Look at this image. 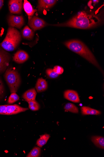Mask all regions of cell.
Returning a JSON list of instances; mask_svg holds the SVG:
<instances>
[{"label": "cell", "mask_w": 104, "mask_h": 157, "mask_svg": "<svg viewBox=\"0 0 104 157\" xmlns=\"http://www.w3.org/2000/svg\"><path fill=\"white\" fill-rule=\"evenodd\" d=\"M65 98L74 103H79L80 100L78 93L73 90H67L64 93Z\"/></svg>", "instance_id": "7c38bea8"}, {"label": "cell", "mask_w": 104, "mask_h": 157, "mask_svg": "<svg viewBox=\"0 0 104 157\" xmlns=\"http://www.w3.org/2000/svg\"><path fill=\"white\" fill-rule=\"evenodd\" d=\"M55 0H40L38 1V8L39 11L47 10L53 6L56 3Z\"/></svg>", "instance_id": "8fae6325"}, {"label": "cell", "mask_w": 104, "mask_h": 157, "mask_svg": "<svg viewBox=\"0 0 104 157\" xmlns=\"http://www.w3.org/2000/svg\"><path fill=\"white\" fill-rule=\"evenodd\" d=\"M35 88L38 92L40 93L43 92L42 87L39 83L38 81L36 85Z\"/></svg>", "instance_id": "83f0119b"}, {"label": "cell", "mask_w": 104, "mask_h": 157, "mask_svg": "<svg viewBox=\"0 0 104 157\" xmlns=\"http://www.w3.org/2000/svg\"><path fill=\"white\" fill-rule=\"evenodd\" d=\"M24 10L28 16L29 20L34 15V13L37 11L34 9L30 3L26 0H24L23 4Z\"/></svg>", "instance_id": "5bb4252c"}, {"label": "cell", "mask_w": 104, "mask_h": 157, "mask_svg": "<svg viewBox=\"0 0 104 157\" xmlns=\"http://www.w3.org/2000/svg\"><path fill=\"white\" fill-rule=\"evenodd\" d=\"M81 113L83 115H100V111L92 109L90 107L83 106L81 108Z\"/></svg>", "instance_id": "9a60e30c"}, {"label": "cell", "mask_w": 104, "mask_h": 157, "mask_svg": "<svg viewBox=\"0 0 104 157\" xmlns=\"http://www.w3.org/2000/svg\"><path fill=\"white\" fill-rule=\"evenodd\" d=\"M23 5L22 1L10 0L9 1V11L12 13L21 14L23 9Z\"/></svg>", "instance_id": "8992f818"}, {"label": "cell", "mask_w": 104, "mask_h": 157, "mask_svg": "<svg viewBox=\"0 0 104 157\" xmlns=\"http://www.w3.org/2000/svg\"><path fill=\"white\" fill-rule=\"evenodd\" d=\"M41 149L40 147H35L27 155V157H38L40 155Z\"/></svg>", "instance_id": "ffe728a7"}, {"label": "cell", "mask_w": 104, "mask_h": 157, "mask_svg": "<svg viewBox=\"0 0 104 157\" xmlns=\"http://www.w3.org/2000/svg\"><path fill=\"white\" fill-rule=\"evenodd\" d=\"M6 105H0V115H6Z\"/></svg>", "instance_id": "484cf974"}, {"label": "cell", "mask_w": 104, "mask_h": 157, "mask_svg": "<svg viewBox=\"0 0 104 157\" xmlns=\"http://www.w3.org/2000/svg\"><path fill=\"white\" fill-rule=\"evenodd\" d=\"M29 58L28 54L23 50H19L15 54L13 60L15 62L21 64L27 61Z\"/></svg>", "instance_id": "30bf717a"}, {"label": "cell", "mask_w": 104, "mask_h": 157, "mask_svg": "<svg viewBox=\"0 0 104 157\" xmlns=\"http://www.w3.org/2000/svg\"><path fill=\"white\" fill-rule=\"evenodd\" d=\"M19 99V96L16 93H12L8 99V103L12 104L18 101Z\"/></svg>", "instance_id": "7402d4cb"}, {"label": "cell", "mask_w": 104, "mask_h": 157, "mask_svg": "<svg viewBox=\"0 0 104 157\" xmlns=\"http://www.w3.org/2000/svg\"><path fill=\"white\" fill-rule=\"evenodd\" d=\"M28 109L27 108L22 107L17 105H6L7 115H15L21 112H25Z\"/></svg>", "instance_id": "9c48e42d"}, {"label": "cell", "mask_w": 104, "mask_h": 157, "mask_svg": "<svg viewBox=\"0 0 104 157\" xmlns=\"http://www.w3.org/2000/svg\"><path fill=\"white\" fill-rule=\"evenodd\" d=\"M29 105V108L33 111L38 110L40 108L39 104L36 101H31L27 102Z\"/></svg>", "instance_id": "44dd1931"}, {"label": "cell", "mask_w": 104, "mask_h": 157, "mask_svg": "<svg viewBox=\"0 0 104 157\" xmlns=\"http://www.w3.org/2000/svg\"><path fill=\"white\" fill-rule=\"evenodd\" d=\"M92 142L97 147L104 149V138L100 136H94L91 138Z\"/></svg>", "instance_id": "e0dca14e"}, {"label": "cell", "mask_w": 104, "mask_h": 157, "mask_svg": "<svg viewBox=\"0 0 104 157\" xmlns=\"http://www.w3.org/2000/svg\"><path fill=\"white\" fill-rule=\"evenodd\" d=\"M100 22V19L98 17L82 11L68 21L55 25L88 29L97 26Z\"/></svg>", "instance_id": "6da1fadb"}, {"label": "cell", "mask_w": 104, "mask_h": 157, "mask_svg": "<svg viewBox=\"0 0 104 157\" xmlns=\"http://www.w3.org/2000/svg\"><path fill=\"white\" fill-rule=\"evenodd\" d=\"M4 91L3 83L0 79V98L2 97Z\"/></svg>", "instance_id": "4316f807"}, {"label": "cell", "mask_w": 104, "mask_h": 157, "mask_svg": "<svg viewBox=\"0 0 104 157\" xmlns=\"http://www.w3.org/2000/svg\"><path fill=\"white\" fill-rule=\"evenodd\" d=\"M64 44L70 50L79 55L101 70L93 54L83 42L78 40H72L65 42Z\"/></svg>", "instance_id": "7a4b0ae2"}, {"label": "cell", "mask_w": 104, "mask_h": 157, "mask_svg": "<svg viewBox=\"0 0 104 157\" xmlns=\"http://www.w3.org/2000/svg\"><path fill=\"white\" fill-rule=\"evenodd\" d=\"M40 84L42 87L43 91H44L46 90L48 88V85L47 81L42 78L38 79L37 81Z\"/></svg>", "instance_id": "cb8c5ba5"}, {"label": "cell", "mask_w": 104, "mask_h": 157, "mask_svg": "<svg viewBox=\"0 0 104 157\" xmlns=\"http://www.w3.org/2000/svg\"><path fill=\"white\" fill-rule=\"evenodd\" d=\"M4 1L2 0H0V10L1 9L3 6Z\"/></svg>", "instance_id": "f1b7e54d"}, {"label": "cell", "mask_w": 104, "mask_h": 157, "mask_svg": "<svg viewBox=\"0 0 104 157\" xmlns=\"http://www.w3.org/2000/svg\"><path fill=\"white\" fill-rule=\"evenodd\" d=\"M28 24L34 31L41 29L47 25L46 22L43 20L36 16H33L29 19Z\"/></svg>", "instance_id": "5b68a950"}, {"label": "cell", "mask_w": 104, "mask_h": 157, "mask_svg": "<svg viewBox=\"0 0 104 157\" xmlns=\"http://www.w3.org/2000/svg\"><path fill=\"white\" fill-rule=\"evenodd\" d=\"M64 109L68 111L74 113H78L79 112L78 108L74 104L68 103L66 104L64 107Z\"/></svg>", "instance_id": "d6986e66"}, {"label": "cell", "mask_w": 104, "mask_h": 157, "mask_svg": "<svg viewBox=\"0 0 104 157\" xmlns=\"http://www.w3.org/2000/svg\"><path fill=\"white\" fill-rule=\"evenodd\" d=\"M10 56L7 52L0 50V74L3 73L9 65Z\"/></svg>", "instance_id": "ba28073f"}, {"label": "cell", "mask_w": 104, "mask_h": 157, "mask_svg": "<svg viewBox=\"0 0 104 157\" xmlns=\"http://www.w3.org/2000/svg\"><path fill=\"white\" fill-rule=\"evenodd\" d=\"M37 94L35 89H32L25 92L23 95L22 97L26 101L28 102L35 100Z\"/></svg>", "instance_id": "4fadbf2b"}, {"label": "cell", "mask_w": 104, "mask_h": 157, "mask_svg": "<svg viewBox=\"0 0 104 157\" xmlns=\"http://www.w3.org/2000/svg\"><path fill=\"white\" fill-rule=\"evenodd\" d=\"M8 22L10 27L20 29L24 25V21L23 16L10 15Z\"/></svg>", "instance_id": "52a82bcc"}, {"label": "cell", "mask_w": 104, "mask_h": 157, "mask_svg": "<svg viewBox=\"0 0 104 157\" xmlns=\"http://www.w3.org/2000/svg\"><path fill=\"white\" fill-rule=\"evenodd\" d=\"M53 69L54 72L58 75H62L64 72L63 68L60 66H55Z\"/></svg>", "instance_id": "d4e9b609"}, {"label": "cell", "mask_w": 104, "mask_h": 157, "mask_svg": "<svg viewBox=\"0 0 104 157\" xmlns=\"http://www.w3.org/2000/svg\"><path fill=\"white\" fill-rule=\"evenodd\" d=\"M21 40V36L20 32L15 28L10 27L8 28L7 35L1 45L7 51H13L18 46Z\"/></svg>", "instance_id": "3957f363"}, {"label": "cell", "mask_w": 104, "mask_h": 157, "mask_svg": "<svg viewBox=\"0 0 104 157\" xmlns=\"http://www.w3.org/2000/svg\"><path fill=\"white\" fill-rule=\"evenodd\" d=\"M22 35L23 38L29 40H31L34 36L33 31L28 26H25L22 32Z\"/></svg>", "instance_id": "2e32d148"}, {"label": "cell", "mask_w": 104, "mask_h": 157, "mask_svg": "<svg viewBox=\"0 0 104 157\" xmlns=\"http://www.w3.org/2000/svg\"><path fill=\"white\" fill-rule=\"evenodd\" d=\"M50 137V135L48 134H45L42 135L37 140L36 145L40 148L42 147L47 143Z\"/></svg>", "instance_id": "ac0fdd59"}, {"label": "cell", "mask_w": 104, "mask_h": 157, "mask_svg": "<svg viewBox=\"0 0 104 157\" xmlns=\"http://www.w3.org/2000/svg\"><path fill=\"white\" fill-rule=\"evenodd\" d=\"M4 76L11 93H16L21 83L20 77L18 72L15 70L9 68L6 71Z\"/></svg>", "instance_id": "277c9868"}, {"label": "cell", "mask_w": 104, "mask_h": 157, "mask_svg": "<svg viewBox=\"0 0 104 157\" xmlns=\"http://www.w3.org/2000/svg\"><path fill=\"white\" fill-rule=\"evenodd\" d=\"M46 73L48 76L51 78H57L59 75L54 72L53 69L49 68L46 71Z\"/></svg>", "instance_id": "603a6c76"}]
</instances>
